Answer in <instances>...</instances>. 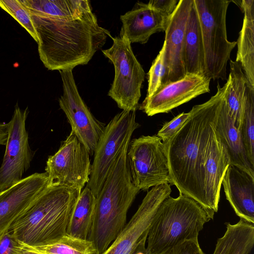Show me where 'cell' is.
I'll use <instances>...</instances> for the list:
<instances>
[{"instance_id":"obj_7","label":"cell","mask_w":254,"mask_h":254,"mask_svg":"<svg viewBox=\"0 0 254 254\" xmlns=\"http://www.w3.org/2000/svg\"><path fill=\"white\" fill-rule=\"evenodd\" d=\"M111 38L112 46L102 50L115 68L114 79L108 94L119 108L135 112L139 106L145 72L134 56L127 37L120 32L119 36Z\"/></svg>"},{"instance_id":"obj_11","label":"cell","mask_w":254,"mask_h":254,"mask_svg":"<svg viewBox=\"0 0 254 254\" xmlns=\"http://www.w3.org/2000/svg\"><path fill=\"white\" fill-rule=\"evenodd\" d=\"M59 71L63 88V94L59 99L60 107L70 125L71 131L87 149L90 155H93L105 124L95 119L82 100L72 69Z\"/></svg>"},{"instance_id":"obj_34","label":"cell","mask_w":254,"mask_h":254,"mask_svg":"<svg viewBox=\"0 0 254 254\" xmlns=\"http://www.w3.org/2000/svg\"><path fill=\"white\" fill-rule=\"evenodd\" d=\"M17 254H43L38 251H37L34 248L24 245L21 244V246L19 249L18 253Z\"/></svg>"},{"instance_id":"obj_18","label":"cell","mask_w":254,"mask_h":254,"mask_svg":"<svg viewBox=\"0 0 254 254\" xmlns=\"http://www.w3.org/2000/svg\"><path fill=\"white\" fill-rule=\"evenodd\" d=\"M226 199L240 219L254 224V178L229 165L222 179Z\"/></svg>"},{"instance_id":"obj_5","label":"cell","mask_w":254,"mask_h":254,"mask_svg":"<svg viewBox=\"0 0 254 254\" xmlns=\"http://www.w3.org/2000/svg\"><path fill=\"white\" fill-rule=\"evenodd\" d=\"M211 217L192 198L180 193L160 204L149 229L146 247L148 254H171L180 243L198 239L199 232Z\"/></svg>"},{"instance_id":"obj_14","label":"cell","mask_w":254,"mask_h":254,"mask_svg":"<svg viewBox=\"0 0 254 254\" xmlns=\"http://www.w3.org/2000/svg\"><path fill=\"white\" fill-rule=\"evenodd\" d=\"M210 80L204 76L187 74L167 83L152 96L146 98L139 108L148 116L168 113L201 94L210 92Z\"/></svg>"},{"instance_id":"obj_29","label":"cell","mask_w":254,"mask_h":254,"mask_svg":"<svg viewBox=\"0 0 254 254\" xmlns=\"http://www.w3.org/2000/svg\"><path fill=\"white\" fill-rule=\"evenodd\" d=\"M189 116L190 112L179 114L170 121L165 123L156 135L161 139L163 142H167L179 129Z\"/></svg>"},{"instance_id":"obj_16","label":"cell","mask_w":254,"mask_h":254,"mask_svg":"<svg viewBox=\"0 0 254 254\" xmlns=\"http://www.w3.org/2000/svg\"><path fill=\"white\" fill-rule=\"evenodd\" d=\"M192 0H179L165 31L164 86L181 79L187 74L183 52L186 26Z\"/></svg>"},{"instance_id":"obj_3","label":"cell","mask_w":254,"mask_h":254,"mask_svg":"<svg viewBox=\"0 0 254 254\" xmlns=\"http://www.w3.org/2000/svg\"><path fill=\"white\" fill-rule=\"evenodd\" d=\"M129 143L117 154L96 197L88 239L93 243L97 254L104 252L123 230L129 208L140 190L131 180L127 158Z\"/></svg>"},{"instance_id":"obj_15","label":"cell","mask_w":254,"mask_h":254,"mask_svg":"<svg viewBox=\"0 0 254 254\" xmlns=\"http://www.w3.org/2000/svg\"><path fill=\"white\" fill-rule=\"evenodd\" d=\"M48 176L35 173L0 191V236L47 188Z\"/></svg>"},{"instance_id":"obj_24","label":"cell","mask_w":254,"mask_h":254,"mask_svg":"<svg viewBox=\"0 0 254 254\" xmlns=\"http://www.w3.org/2000/svg\"><path fill=\"white\" fill-rule=\"evenodd\" d=\"M96 197L87 186L82 190L73 208L66 234L78 238L88 239L95 204Z\"/></svg>"},{"instance_id":"obj_12","label":"cell","mask_w":254,"mask_h":254,"mask_svg":"<svg viewBox=\"0 0 254 254\" xmlns=\"http://www.w3.org/2000/svg\"><path fill=\"white\" fill-rule=\"evenodd\" d=\"M171 191L168 184L154 187L148 191L129 222L102 254H137L140 248L145 245L158 208Z\"/></svg>"},{"instance_id":"obj_9","label":"cell","mask_w":254,"mask_h":254,"mask_svg":"<svg viewBox=\"0 0 254 254\" xmlns=\"http://www.w3.org/2000/svg\"><path fill=\"white\" fill-rule=\"evenodd\" d=\"M140 126L135 121V112L124 110L105 126L94 152L89 181L86 185L96 197L117 154Z\"/></svg>"},{"instance_id":"obj_33","label":"cell","mask_w":254,"mask_h":254,"mask_svg":"<svg viewBox=\"0 0 254 254\" xmlns=\"http://www.w3.org/2000/svg\"><path fill=\"white\" fill-rule=\"evenodd\" d=\"M9 124L0 123V145H6L8 135Z\"/></svg>"},{"instance_id":"obj_21","label":"cell","mask_w":254,"mask_h":254,"mask_svg":"<svg viewBox=\"0 0 254 254\" xmlns=\"http://www.w3.org/2000/svg\"><path fill=\"white\" fill-rule=\"evenodd\" d=\"M244 13L243 24L237 42L236 60L250 85L254 89V0L237 1Z\"/></svg>"},{"instance_id":"obj_13","label":"cell","mask_w":254,"mask_h":254,"mask_svg":"<svg viewBox=\"0 0 254 254\" xmlns=\"http://www.w3.org/2000/svg\"><path fill=\"white\" fill-rule=\"evenodd\" d=\"M28 113V107L23 110L16 104L8 123L5 151L0 167V191L20 181L30 167L32 155L26 129Z\"/></svg>"},{"instance_id":"obj_27","label":"cell","mask_w":254,"mask_h":254,"mask_svg":"<svg viewBox=\"0 0 254 254\" xmlns=\"http://www.w3.org/2000/svg\"><path fill=\"white\" fill-rule=\"evenodd\" d=\"M0 7L13 17L38 43L32 15L21 0H0Z\"/></svg>"},{"instance_id":"obj_28","label":"cell","mask_w":254,"mask_h":254,"mask_svg":"<svg viewBox=\"0 0 254 254\" xmlns=\"http://www.w3.org/2000/svg\"><path fill=\"white\" fill-rule=\"evenodd\" d=\"M165 47L163 44L147 73L148 88L146 98L152 96L164 86L165 77Z\"/></svg>"},{"instance_id":"obj_1","label":"cell","mask_w":254,"mask_h":254,"mask_svg":"<svg viewBox=\"0 0 254 254\" xmlns=\"http://www.w3.org/2000/svg\"><path fill=\"white\" fill-rule=\"evenodd\" d=\"M30 11L40 59L49 70L85 65L110 32L100 26L88 0H21Z\"/></svg>"},{"instance_id":"obj_25","label":"cell","mask_w":254,"mask_h":254,"mask_svg":"<svg viewBox=\"0 0 254 254\" xmlns=\"http://www.w3.org/2000/svg\"><path fill=\"white\" fill-rule=\"evenodd\" d=\"M248 158L254 167V89L248 83L246 86L239 129Z\"/></svg>"},{"instance_id":"obj_23","label":"cell","mask_w":254,"mask_h":254,"mask_svg":"<svg viewBox=\"0 0 254 254\" xmlns=\"http://www.w3.org/2000/svg\"><path fill=\"white\" fill-rule=\"evenodd\" d=\"M230 73L224 84L225 104L227 114L235 127L239 130L241 125L242 107L246 86L248 83L240 64L230 60Z\"/></svg>"},{"instance_id":"obj_10","label":"cell","mask_w":254,"mask_h":254,"mask_svg":"<svg viewBox=\"0 0 254 254\" xmlns=\"http://www.w3.org/2000/svg\"><path fill=\"white\" fill-rule=\"evenodd\" d=\"M45 172L47 188L62 187L81 192L91 172L90 154L71 131L59 150L49 156Z\"/></svg>"},{"instance_id":"obj_6","label":"cell","mask_w":254,"mask_h":254,"mask_svg":"<svg viewBox=\"0 0 254 254\" xmlns=\"http://www.w3.org/2000/svg\"><path fill=\"white\" fill-rule=\"evenodd\" d=\"M202 38L205 76L227 79V65L237 42L228 40L226 14L231 0H193Z\"/></svg>"},{"instance_id":"obj_2","label":"cell","mask_w":254,"mask_h":254,"mask_svg":"<svg viewBox=\"0 0 254 254\" xmlns=\"http://www.w3.org/2000/svg\"><path fill=\"white\" fill-rule=\"evenodd\" d=\"M217 88L207 101L192 108L182 127L163 142L170 184L202 207L204 175L220 168L227 159L226 148L216 129L225 86L218 84Z\"/></svg>"},{"instance_id":"obj_32","label":"cell","mask_w":254,"mask_h":254,"mask_svg":"<svg viewBox=\"0 0 254 254\" xmlns=\"http://www.w3.org/2000/svg\"><path fill=\"white\" fill-rule=\"evenodd\" d=\"M171 254H204L200 248L198 239L185 241L174 247Z\"/></svg>"},{"instance_id":"obj_31","label":"cell","mask_w":254,"mask_h":254,"mask_svg":"<svg viewBox=\"0 0 254 254\" xmlns=\"http://www.w3.org/2000/svg\"><path fill=\"white\" fill-rule=\"evenodd\" d=\"M178 2V0H151L148 4L162 15L170 18Z\"/></svg>"},{"instance_id":"obj_30","label":"cell","mask_w":254,"mask_h":254,"mask_svg":"<svg viewBox=\"0 0 254 254\" xmlns=\"http://www.w3.org/2000/svg\"><path fill=\"white\" fill-rule=\"evenodd\" d=\"M21 246L8 230L0 236V254H17Z\"/></svg>"},{"instance_id":"obj_20","label":"cell","mask_w":254,"mask_h":254,"mask_svg":"<svg viewBox=\"0 0 254 254\" xmlns=\"http://www.w3.org/2000/svg\"><path fill=\"white\" fill-rule=\"evenodd\" d=\"M183 59L187 74L205 76L201 31L193 0L186 26Z\"/></svg>"},{"instance_id":"obj_35","label":"cell","mask_w":254,"mask_h":254,"mask_svg":"<svg viewBox=\"0 0 254 254\" xmlns=\"http://www.w3.org/2000/svg\"><path fill=\"white\" fill-rule=\"evenodd\" d=\"M137 254H148L145 245L141 246L138 251Z\"/></svg>"},{"instance_id":"obj_4","label":"cell","mask_w":254,"mask_h":254,"mask_svg":"<svg viewBox=\"0 0 254 254\" xmlns=\"http://www.w3.org/2000/svg\"><path fill=\"white\" fill-rule=\"evenodd\" d=\"M80 192L65 187L47 188L8 230L21 244L33 248L55 242L66 234Z\"/></svg>"},{"instance_id":"obj_19","label":"cell","mask_w":254,"mask_h":254,"mask_svg":"<svg viewBox=\"0 0 254 254\" xmlns=\"http://www.w3.org/2000/svg\"><path fill=\"white\" fill-rule=\"evenodd\" d=\"M216 129L226 147L229 165L239 168L254 178V167L249 161L240 132L227 114L225 98L219 114Z\"/></svg>"},{"instance_id":"obj_8","label":"cell","mask_w":254,"mask_h":254,"mask_svg":"<svg viewBox=\"0 0 254 254\" xmlns=\"http://www.w3.org/2000/svg\"><path fill=\"white\" fill-rule=\"evenodd\" d=\"M127 152L131 180L139 190L170 184L165 145L157 135H142L129 143Z\"/></svg>"},{"instance_id":"obj_17","label":"cell","mask_w":254,"mask_h":254,"mask_svg":"<svg viewBox=\"0 0 254 254\" xmlns=\"http://www.w3.org/2000/svg\"><path fill=\"white\" fill-rule=\"evenodd\" d=\"M121 33L125 34L130 42L143 44L150 36L157 32H165L170 18L162 15L148 3L138 1L132 9L123 15Z\"/></svg>"},{"instance_id":"obj_26","label":"cell","mask_w":254,"mask_h":254,"mask_svg":"<svg viewBox=\"0 0 254 254\" xmlns=\"http://www.w3.org/2000/svg\"><path fill=\"white\" fill-rule=\"evenodd\" d=\"M33 248L43 254H97L92 241L67 234L49 244Z\"/></svg>"},{"instance_id":"obj_22","label":"cell","mask_w":254,"mask_h":254,"mask_svg":"<svg viewBox=\"0 0 254 254\" xmlns=\"http://www.w3.org/2000/svg\"><path fill=\"white\" fill-rule=\"evenodd\" d=\"M254 244V224L240 219L236 224L227 223L226 231L218 239L213 254H249Z\"/></svg>"}]
</instances>
